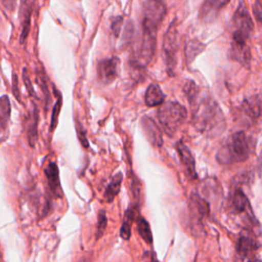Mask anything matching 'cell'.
Listing matches in <instances>:
<instances>
[{"label":"cell","mask_w":262,"mask_h":262,"mask_svg":"<svg viewBox=\"0 0 262 262\" xmlns=\"http://www.w3.org/2000/svg\"><path fill=\"white\" fill-rule=\"evenodd\" d=\"M183 91L191 107L193 127L207 137L219 136L226 128V122L219 104L210 95L201 91L193 81H187Z\"/></svg>","instance_id":"6da1fadb"},{"label":"cell","mask_w":262,"mask_h":262,"mask_svg":"<svg viewBox=\"0 0 262 262\" xmlns=\"http://www.w3.org/2000/svg\"><path fill=\"white\" fill-rule=\"evenodd\" d=\"M252 149L251 138L244 131H237L230 134L220 145L216 160L220 165L242 163L249 159Z\"/></svg>","instance_id":"7a4b0ae2"},{"label":"cell","mask_w":262,"mask_h":262,"mask_svg":"<svg viewBox=\"0 0 262 262\" xmlns=\"http://www.w3.org/2000/svg\"><path fill=\"white\" fill-rule=\"evenodd\" d=\"M187 118L186 108L176 101L164 102L158 108V120L169 136L174 135Z\"/></svg>","instance_id":"3957f363"},{"label":"cell","mask_w":262,"mask_h":262,"mask_svg":"<svg viewBox=\"0 0 262 262\" xmlns=\"http://www.w3.org/2000/svg\"><path fill=\"white\" fill-rule=\"evenodd\" d=\"M167 7L162 1L146 0L141 3V33L157 36V32L166 15Z\"/></svg>","instance_id":"277c9868"},{"label":"cell","mask_w":262,"mask_h":262,"mask_svg":"<svg viewBox=\"0 0 262 262\" xmlns=\"http://www.w3.org/2000/svg\"><path fill=\"white\" fill-rule=\"evenodd\" d=\"M254 31V23L244 2H239L231 19V42L247 43Z\"/></svg>","instance_id":"5b68a950"},{"label":"cell","mask_w":262,"mask_h":262,"mask_svg":"<svg viewBox=\"0 0 262 262\" xmlns=\"http://www.w3.org/2000/svg\"><path fill=\"white\" fill-rule=\"evenodd\" d=\"M179 49V35L176 20H173L163 39V60L169 75H174L177 67V53Z\"/></svg>","instance_id":"8992f818"},{"label":"cell","mask_w":262,"mask_h":262,"mask_svg":"<svg viewBox=\"0 0 262 262\" xmlns=\"http://www.w3.org/2000/svg\"><path fill=\"white\" fill-rule=\"evenodd\" d=\"M236 116L247 126L256 123L262 116V93L245 98L236 108Z\"/></svg>","instance_id":"52a82bcc"},{"label":"cell","mask_w":262,"mask_h":262,"mask_svg":"<svg viewBox=\"0 0 262 262\" xmlns=\"http://www.w3.org/2000/svg\"><path fill=\"white\" fill-rule=\"evenodd\" d=\"M228 207L230 213H232L233 215L244 216L246 222L250 226H256L258 224L250 202L245 192L239 187H235L233 189V192L229 198Z\"/></svg>","instance_id":"ba28073f"},{"label":"cell","mask_w":262,"mask_h":262,"mask_svg":"<svg viewBox=\"0 0 262 262\" xmlns=\"http://www.w3.org/2000/svg\"><path fill=\"white\" fill-rule=\"evenodd\" d=\"M259 245L256 235L248 228L244 229L236 242V260L237 262H249L255 259V252Z\"/></svg>","instance_id":"9c48e42d"},{"label":"cell","mask_w":262,"mask_h":262,"mask_svg":"<svg viewBox=\"0 0 262 262\" xmlns=\"http://www.w3.org/2000/svg\"><path fill=\"white\" fill-rule=\"evenodd\" d=\"M120 59L117 56L103 58L97 63V78L103 85L112 84L119 75Z\"/></svg>","instance_id":"30bf717a"},{"label":"cell","mask_w":262,"mask_h":262,"mask_svg":"<svg viewBox=\"0 0 262 262\" xmlns=\"http://www.w3.org/2000/svg\"><path fill=\"white\" fill-rule=\"evenodd\" d=\"M189 217L193 227L202 226L204 218L209 214L210 207L208 202L198 193H192L189 198Z\"/></svg>","instance_id":"8fae6325"},{"label":"cell","mask_w":262,"mask_h":262,"mask_svg":"<svg viewBox=\"0 0 262 262\" xmlns=\"http://www.w3.org/2000/svg\"><path fill=\"white\" fill-rule=\"evenodd\" d=\"M228 4V1L223 0H207L203 3L200 9V19L204 23H212L215 20L221 9Z\"/></svg>","instance_id":"7c38bea8"},{"label":"cell","mask_w":262,"mask_h":262,"mask_svg":"<svg viewBox=\"0 0 262 262\" xmlns=\"http://www.w3.org/2000/svg\"><path fill=\"white\" fill-rule=\"evenodd\" d=\"M228 57L242 66L249 68L251 64L252 54L248 43H235L231 42L230 48L228 50Z\"/></svg>","instance_id":"4fadbf2b"},{"label":"cell","mask_w":262,"mask_h":262,"mask_svg":"<svg viewBox=\"0 0 262 262\" xmlns=\"http://www.w3.org/2000/svg\"><path fill=\"white\" fill-rule=\"evenodd\" d=\"M141 128L149 140V142L155 146H162L163 144V135L162 131L156 122L148 116H142L140 120Z\"/></svg>","instance_id":"5bb4252c"},{"label":"cell","mask_w":262,"mask_h":262,"mask_svg":"<svg viewBox=\"0 0 262 262\" xmlns=\"http://www.w3.org/2000/svg\"><path fill=\"white\" fill-rule=\"evenodd\" d=\"M176 150L179 155L180 162L182 164V167L190 179H195L196 178V171H195V162L194 158L189 150V148L182 142H178L176 144Z\"/></svg>","instance_id":"9a60e30c"},{"label":"cell","mask_w":262,"mask_h":262,"mask_svg":"<svg viewBox=\"0 0 262 262\" xmlns=\"http://www.w3.org/2000/svg\"><path fill=\"white\" fill-rule=\"evenodd\" d=\"M44 173L47 179V183L49 186V189L51 193L55 198H61L62 196V190H61V185H60V180H59V172H58V167L54 162H49L45 169Z\"/></svg>","instance_id":"2e32d148"},{"label":"cell","mask_w":262,"mask_h":262,"mask_svg":"<svg viewBox=\"0 0 262 262\" xmlns=\"http://www.w3.org/2000/svg\"><path fill=\"white\" fill-rule=\"evenodd\" d=\"M33 11V2L32 1H21L20 3V23H21V32H20V43L27 39L30 29H31V14Z\"/></svg>","instance_id":"e0dca14e"},{"label":"cell","mask_w":262,"mask_h":262,"mask_svg":"<svg viewBox=\"0 0 262 262\" xmlns=\"http://www.w3.org/2000/svg\"><path fill=\"white\" fill-rule=\"evenodd\" d=\"M137 205H130L129 208L126 210L125 215H124V219L122 222V226H121V230H120V235L122 238L124 239H129L131 236V226L134 220H136L138 217H136L137 215Z\"/></svg>","instance_id":"ac0fdd59"},{"label":"cell","mask_w":262,"mask_h":262,"mask_svg":"<svg viewBox=\"0 0 262 262\" xmlns=\"http://www.w3.org/2000/svg\"><path fill=\"white\" fill-rule=\"evenodd\" d=\"M164 100H165V94L163 93L161 87L156 83L149 84L144 94L145 104L147 106L162 105Z\"/></svg>","instance_id":"d6986e66"},{"label":"cell","mask_w":262,"mask_h":262,"mask_svg":"<svg viewBox=\"0 0 262 262\" xmlns=\"http://www.w3.org/2000/svg\"><path fill=\"white\" fill-rule=\"evenodd\" d=\"M26 123H27L28 141H29V144L32 147H34L37 141V125H38V112L36 107H34V111L26 119Z\"/></svg>","instance_id":"ffe728a7"},{"label":"cell","mask_w":262,"mask_h":262,"mask_svg":"<svg viewBox=\"0 0 262 262\" xmlns=\"http://www.w3.org/2000/svg\"><path fill=\"white\" fill-rule=\"evenodd\" d=\"M122 180H123V175H122L121 172H119L115 176H113L112 180L107 184V186H106V188L104 190V193H103V196H104L106 202H108V203L113 202L115 196L120 191Z\"/></svg>","instance_id":"44dd1931"},{"label":"cell","mask_w":262,"mask_h":262,"mask_svg":"<svg viewBox=\"0 0 262 262\" xmlns=\"http://www.w3.org/2000/svg\"><path fill=\"white\" fill-rule=\"evenodd\" d=\"M205 50V45L199 40L192 39L186 42L185 45V58L186 62L189 64L193 61V59Z\"/></svg>","instance_id":"7402d4cb"},{"label":"cell","mask_w":262,"mask_h":262,"mask_svg":"<svg viewBox=\"0 0 262 262\" xmlns=\"http://www.w3.org/2000/svg\"><path fill=\"white\" fill-rule=\"evenodd\" d=\"M10 112H11V106H10V101L7 95H3L0 100V123H1V130L4 132L8 120L10 118Z\"/></svg>","instance_id":"603a6c76"},{"label":"cell","mask_w":262,"mask_h":262,"mask_svg":"<svg viewBox=\"0 0 262 262\" xmlns=\"http://www.w3.org/2000/svg\"><path fill=\"white\" fill-rule=\"evenodd\" d=\"M136 223H137V230L139 235L141 236V238L148 245H151L152 243V233L150 230V226L148 224V222L143 218V217H138L136 219Z\"/></svg>","instance_id":"cb8c5ba5"},{"label":"cell","mask_w":262,"mask_h":262,"mask_svg":"<svg viewBox=\"0 0 262 262\" xmlns=\"http://www.w3.org/2000/svg\"><path fill=\"white\" fill-rule=\"evenodd\" d=\"M61 108V95L58 94V97L55 101V104L52 108V114H51V121H50V131L53 132L57 125V120H58V115Z\"/></svg>","instance_id":"d4e9b609"},{"label":"cell","mask_w":262,"mask_h":262,"mask_svg":"<svg viewBox=\"0 0 262 262\" xmlns=\"http://www.w3.org/2000/svg\"><path fill=\"white\" fill-rule=\"evenodd\" d=\"M107 225V218L105 215V212L103 210H100L98 213V218H97V227H96V238H99Z\"/></svg>","instance_id":"484cf974"},{"label":"cell","mask_w":262,"mask_h":262,"mask_svg":"<svg viewBox=\"0 0 262 262\" xmlns=\"http://www.w3.org/2000/svg\"><path fill=\"white\" fill-rule=\"evenodd\" d=\"M253 14L258 21V24L262 27V0H257L253 4Z\"/></svg>","instance_id":"4316f807"},{"label":"cell","mask_w":262,"mask_h":262,"mask_svg":"<svg viewBox=\"0 0 262 262\" xmlns=\"http://www.w3.org/2000/svg\"><path fill=\"white\" fill-rule=\"evenodd\" d=\"M122 25H123V17L122 16L115 17V19L113 20V23L111 25L112 33L115 37H118L120 35V32L122 30Z\"/></svg>","instance_id":"83f0119b"},{"label":"cell","mask_w":262,"mask_h":262,"mask_svg":"<svg viewBox=\"0 0 262 262\" xmlns=\"http://www.w3.org/2000/svg\"><path fill=\"white\" fill-rule=\"evenodd\" d=\"M76 129H77V133H78V136H79V139H80L81 144H82L84 147H88V142H87V140H86L85 131H84L82 125L80 124V122H78V121H77V123H76Z\"/></svg>","instance_id":"f1b7e54d"},{"label":"cell","mask_w":262,"mask_h":262,"mask_svg":"<svg viewBox=\"0 0 262 262\" xmlns=\"http://www.w3.org/2000/svg\"><path fill=\"white\" fill-rule=\"evenodd\" d=\"M17 77L15 76V74H13L12 76V85H13V94L14 96L19 100V91L17 90Z\"/></svg>","instance_id":"f546056e"},{"label":"cell","mask_w":262,"mask_h":262,"mask_svg":"<svg viewBox=\"0 0 262 262\" xmlns=\"http://www.w3.org/2000/svg\"><path fill=\"white\" fill-rule=\"evenodd\" d=\"M249 262H261V260L258 259V258H255V259H253V260H251V261H249Z\"/></svg>","instance_id":"4dcf8cb0"}]
</instances>
